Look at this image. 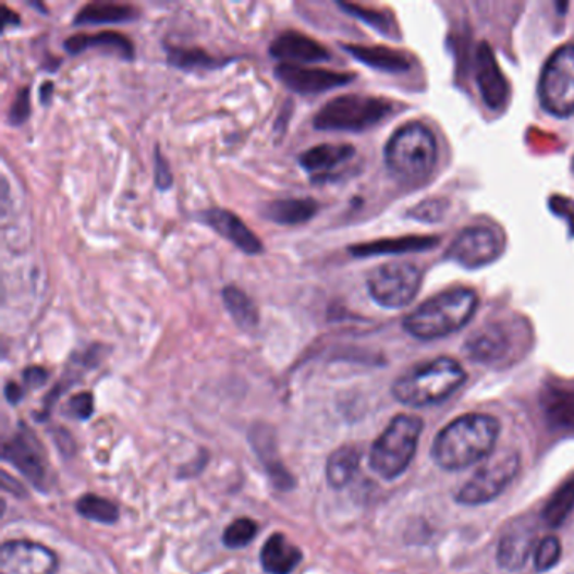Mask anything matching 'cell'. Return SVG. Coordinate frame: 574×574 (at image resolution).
<instances>
[{"instance_id": "cell-1", "label": "cell", "mask_w": 574, "mask_h": 574, "mask_svg": "<svg viewBox=\"0 0 574 574\" xmlns=\"http://www.w3.org/2000/svg\"><path fill=\"white\" fill-rule=\"evenodd\" d=\"M499 433L500 425L493 416H460L437 435L431 459L443 471H463L492 455Z\"/></svg>"}, {"instance_id": "cell-2", "label": "cell", "mask_w": 574, "mask_h": 574, "mask_svg": "<svg viewBox=\"0 0 574 574\" xmlns=\"http://www.w3.org/2000/svg\"><path fill=\"white\" fill-rule=\"evenodd\" d=\"M478 296L472 289L444 290L404 319V330L419 341L447 338L474 317Z\"/></svg>"}, {"instance_id": "cell-3", "label": "cell", "mask_w": 574, "mask_h": 574, "mask_svg": "<svg viewBox=\"0 0 574 574\" xmlns=\"http://www.w3.org/2000/svg\"><path fill=\"white\" fill-rule=\"evenodd\" d=\"M467 381V373L450 357H438L407 370L396 379L393 394L410 407H425L449 400Z\"/></svg>"}, {"instance_id": "cell-4", "label": "cell", "mask_w": 574, "mask_h": 574, "mask_svg": "<svg viewBox=\"0 0 574 574\" xmlns=\"http://www.w3.org/2000/svg\"><path fill=\"white\" fill-rule=\"evenodd\" d=\"M384 159L389 171L403 181H423L437 166V141L430 130L422 123H406L389 138L384 148Z\"/></svg>"}, {"instance_id": "cell-5", "label": "cell", "mask_w": 574, "mask_h": 574, "mask_svg": "<svg viewBox=\"0 0 574 574\" xmlns=\"http://www.w3.org/2000/svg\"><path fill=\"white\" fill-rule=\"evenodd\" d=\"M423 419L413 415H400L389 423L369 453V465L384 480L401 477L415 459Z\"/></svg>"}, {"instance_id": "cell-6", "label": "cell", "mask_w": 574, "mask_h": 574, "mask_svg": "<svg viewBox=\"0 0 574 574\" xmlns=\"http://www.w3.org/2000/svg\"><path fill=\"white\" fill-rule=\"evenodd\" d=\"M393 111L384 98L370 95H341L332 98L314 117V126L322 132H364L378 125Z\"/></svg>"}, {"instance_id": "cell-7", "label": "cell", "mask_w": 574, "mask_h": 574, "mask_svg": "<svg viewBox=\"0 0 574 574\" xmlns=\"http://www.w3.org/2000/svg\"><path fill=\"white\" fill-rule=\"evenodd\" d=\"M539 101L551 115H574V45L555 49L539 80Z\"/></svg>"}, {"instance_id": "cell-8", "label": "cell", "mask_w": 574, "mask_h": 574, "mask_svg": "<svg viewBox=\"0 0 574 574\" xmlns=\"http://www.w3.org/2000/svg\"><path fill=\"white\" fill-rule=\"evenodd\" d=\"M422 270L410 261H389L367 274V292L384 308H403L415 301Z\"/></svg>"}, {"instance_id": "cell-9", "label": "cell", "mask_w": 574, "mask_h": 574, "mask_svg": "<svg viewBox=\"0 0 574 574\" xmlns=\"http://www.w3.org/2000/svg\"><path fill=\"white\" fill-rule=\"evenodd\" d=\"M521 468V456L515 452H502L481 465L474 477L456 493V502L463 505H484L504 492Z\"/></svg>"}, {"instance_id": "cell-10", "label": "cell", "mask_w": 574, "mask_h": 574, "mask_svg": "<svg viewBox=\"0 0 574 574\" xmlns=\"http://www.w3.org/2000/svg\"><path fill=\"white\" fill-rule=\"evenodd\" d=\"M504 252V240L490 228H467L456 236L450 246L449 256L460 267L467 270L493 264Z\"/></svg>"}, {"instance_id": "cell-11", "label": "cell", "mask_w": 574, "mask_h": 574, "mask_svg": "<svg viewBox=\"0 0 574 574\" xmlns=\"http://www.w3.org/2000/svg\"><path fill=\"white\" fill-rule=\"evenodd\" d=\"M274 74L282 82V85H285L292 91L298 93V95H319V93L349 85L354 80V74L352 73L289 63L278 64Z\"/></svg>"}, {"instance_id": "cell-12", "label": "cell", "mask_w": 574, "mask_h": 574, "mask_svg": "<svg viewBox=\"0 0 574 574\" xmlns=\"http://www.w3.org/2000/svg\"><path fill=\"white\" fill-rule=\"evenodd\" d=\"M58 566L54 552L33 541H9L0 551V574H52Z\"/></svg>"}, {"instance_id": "cell-13", "label": "cell", "mask_w": 574, "mask_h": 574, "mask_svg": "<svg viewBox=\"0 0 574 574\" xmlns=\"http://www.w3.org/2000/svg\"><path fill=\"white\" fill-rule=\"evenodd\" d=\"M536 521L517 517L505 527L497 546V563L502 570L518 571L526 566L536 545Z\"/></svg>"}, {"instance_id": "cell-14", "label": "cell", "mask_w": 574, "mask_h": 574, "mask_svg": "<svg viewBox=\"0 0 574 574\" xmlns=\"http://www.w3.org/2000/svg\"><path fill=\"white\" fill-rule=\"evenodd\" d=\"M270 54L289 64L322 63L330 60V51L314 37L298 30H283L274 37Z\"/></svg>"}, {"instance_id": "cell-15", "label": "cell", "mask_w": 574, "mask_h": 574, "mask_svg": "<svg viewBox=\"0 0 574 574\" xmlns=\"http://www.w3.org/2000/svg\"><path fill=\"white\" fill-rule=\"evenodd\" d=\"M512 349V333L504 322H489L475 330L465 344L468 357L481 364L504 361Z\"/></svg>"}, {"instance_id": "cell-16", "label": "cell", "mask_w": 574, "mask_h": 574, "mask_svg": "<svg viewBox=\"0 0 574 574\" xmlns=\"http://www.w3.org/2000/svg\"><path fill=\"white\" fill-rule=\"evenodd\" d=\"M477 85L481 100L490 110H499L508 103L511 93L508 80L487 42H481L477 49Z\"/></svg>"}, {"instance_id": "cell-17", "label": "cell", "mask_w": 574, "mask_h": 574, "mask_svg": "<svg viewBox=\"0 0 574 574\" xmlns=\"http://www.w3.org/2000/svg\"><path fill=\"white\" fill-rule=\"evenodd\" d=\"M200 219L204 224H208L219 236L230 241L231 245L246 255H259L264 252L261 240L234 212L228 209H208L200 215Z\"/></svg>"}, {"instance_id": "cell-18", "label": "cell", "mask_w": 574, "mask_h": 574, "mask_svg": "<svg viewBox=\"0 0 574 574\" xmlns=\"http://www.w3.org/2000/svg\"><path fill=\"white\" fill-rule=\"evenodd\" d=\"M356 148L347 144H322L308 148L298 157L302 169L315 182L329 181L342 166L354 159Z\"/></svg>"}, {"instance_id": "cell-19", "label": "cell", "mask_w": 574, "mask_h": 574, "mask_svg": "<svg viewBox=\"0 0 574 574\" xmlns=\"http://www.w3.org/2000/svg\"><path fill=\"white\" fill-rule=\"evenodd\" d=\"M4 459L14 463L19 471L37 487L42 486L46 478V463L37 441L30 437L29 431L15 435L4 447Z\"/></svg>"}, {"instance_id": "cell-20", "label": "cell", "mask_w": 574, "mask_h": 574, "mask_svg": "<svg viewBox=\"0 0 574 574\" xmlns=\"http://www.w3.org/2000/svg\"><path fill=\"white\" fill-rule=\"evenodd\" d=\"M64 49L71 54L88 51V49H103L108 54H115L122 60H134L135 48L125 34L115 30H101L97 34H74L68 37Z\"/></svg>"}, {"instance_id": "cell-21", "label": "cell", "mask_w": 574, "mask_h": 574, "mask_svg": "<svg viewBox=\"0 0 574 574\" xmlns=\"http://www.w3.org/2000/svg\"><path fill=\"white\" fill-rule=\"evenodd\" d=\"M539 404L549 425L560 430L574 431V389L546 386Z\"/></svg>"}, {"instance_id": "cell-22", "label": "cell", "mask_w": 574, "mask_h": 574, "mask_svg": "<svg viewBox=\"0 0 574 574\" xmlns=\"http://www.w3.org/2000/svg\"><path fill=\"white\" fill-rule=\"evenodd\" d=\"M437 237L433 236H404L393 237V240H379L364 245L351 246L349 253L354 258H370V256L381 255H403V253L423 252L437 245Z\"/></svg>"}, {"instance_id": "cell-23", "label": "cell", "mask_w": 574, "mask_h": 574, "mask_svg": "<svg viewBox=\"0 0 574 574\" xmlns=\"http://www.w3.org/2000/svg\"><path fill=\"white\" fill-rule=\"evenodd\" d=\"M301 560V549L282 534H273L261 549V566L270 574H290Z\"/></svg>"}, {"instance_id": "cell-24", "label": "cell", "mask_w": 574, "mask_h": 574, "mask_svg": "<svg viewBox=\"0 0 574 574\" xmlns=\"http://www.w3.org/2000/svg\"><path fill=\"white\" fill-rule=\"evenodd\" d=\"M345 51L373 70L386 71V73H403L410 70L412 63L403 52L393 49L382 48V46H344Z\"/></svg>"}, {"instance_id": "cell-25", "label": "cell", "mask_w": 574, "mask_h": 574, "mask_svg": "<svg viewBox=\"0 0 574 574\" xmlns=\"http://www.w3.org/2000/svg\"><path fill=\"white\" fill-rule=\"evenodd\" d=\"M319 211V204L310 197H301V199H283L268 203L264 208V216L277 224L285 227H295L302 222L310 221Z\"/></svg>"}, {"instance_id": "cell-26", "label": "cell", "mask_w": 574, "mask_h": 574, "mask_svg": "<svg viewBox=\"0 0 574 574\" xmlns=\"http://www.w3.org/2000/svg\"><path fill=\"white\" fill-rule=\"evenodd\" d=\"M138 11L134 5L115 4V2H91L80 9L74 17L78 26H101V24L129 23L137 17Z\"/></svg>"}, {"instance_id": "cell-27", "label": "cell", "mask_w": 574, "mask_h": 574, "mask_svg": "<svg viewBox=\"0 0 574 574\" xmlns=\"http://www.w3.org/2000/svg\"><path fill=\"white\" fill-rule=\"evenodd\" d=\"M361 455L354 447H342L327 462V480L333 489H342L356 475Z\"/></svg>"}, {"instance_id": "cell-28", "label": "cell", "mask_w": 574, "mask_h": 574, "mask_svg": "<svg viewBox=\"0 0 574 574\" xmlns=\"http://www.w3.org/2000/svg\"><path fill=\"white\" fill-rule=\"evenodd\" d=\"M252 441L255 444V450H258L259 456H261L265 465H267L268 472H270L271 478H273L274 486L278 489H290L293 486L292 477L286 474L282 463L273 459V455H277V450H274V441L270 437V431L267 428H255L252 433Z\"/></svg>"}, {"instance_id": "cell-29", "label": "cell", "mask_w": 574, "mask_h": 574, "mask_svg": "<svg viewBox=\"0 0 574 574\" xmlns=\"http://www.w3.org/2000/svg\"><path fill=\"white\" fill-rule=\"evenodd\" d=\"M222 302L227 305L228 312L233 317L234 322L241 329L252 330L258 326V310L253 304L252 298L243 290L234 285H228L222 290Z\"/></svg>"}, {"instance_id": "cell-30", "label": "cell", "mask_w": 574, "mask_h": 574, "mask_svg": "<svg viewBox=\"0 0 574 574\" xmlns=\"http://www.w3.org/2000/svg\"><path fill=\"white\" fill-rule=\"evenodd\" d=\"M574 509V475L561 484L560 489L555 490L545 509H542V521L549 527H560L566 521L567 515Z\"/></svg>"}, {"instance_id": "cell-31", "label": "cell", "mask_w": 574, "mask_h": 574, "mask_svg": "<svg viewBox=\"0 0 574 574\" xmlns=\"http://www.w3.org/2000/svg\"><path fill=\"white\" fill-rule=\"evenodd\" d=\"M167 60L179 70H215V68L228 63V61H219L218 58H212L203 49L179 48V46L167 48Z\"/></svg>"}, {"instance_id": "cell-32", "label": "cell", "mask_w": 574, "mask_h": 574, "mask_svg": "<svg viewBox=\"0 0 574 574\" xmlns=\"http://www.w3.org/2000/svg\"><path fill=\"white\" fill-rule=\"evenodd\" d=\"M76 509H78V512L83 517L101 524L117 523V518H119L120 515L119 509H117V505L113 504V502L98 496L82 497V499L78 500Z\"/></svg>"}, {"instance_id": "cell-33", "label": "cell", "mask_w": 574, "mask_h": 574, "mask_svg": "<svg viewBox=\"0 0 574 574\" xmlns=\"http://www.w3.org/2000/svg\"><path fill=\"white\" fill-rule=\"evenodd\" d=\"M256 529L258 527H256L252 518H236L233 524L227 527L224 534H222V542L228 548H245L246 545H249L255 539Z\"/></svg>"}, {"instance_id": "cell-34", "label": "cell", "mask_w": 574, "mask_h": 574, "mask_svg": "<svg viewBox=\"0 0 574 574\" xmlns=\"http://www.w3.org/2000/svg\"><path fill=\"white\" fill-rule=\"evenodd\" d=\"M561 558V542L558 541V537L548 536L542 539L539 545L536 546V552H534V567L539 573H546L558 564Z\"/></svg>"}, {"instance_id": "cell-35", "label": "cell", "mask_w": 574, "mask_h": 574, "mask_svg": "<svg viewBox=\"0 0 574 574\" xmlns=\"http://www.w3.org/2000/svg\"><path fill=\"white\" fill-rule=\"evenodd\" d=\"M341 8L344 9V11H347L349 14L354 15V17L361 19L363 23L375 27L379 33L386 34V36H391V34H393L394 27L393 23H391V17L382 14V12L356 4H341Z\"/></svg>"}, {"instance_id": "cell-36", "label": "cell", "mask_w": 574, "mask_h": 574, "mask_svg": "<svg viewBox=\"0 0 574 574\" xmlns=\"http://www.w3.org/2000/svg\"><path fill=\"white\" fill-rule=\"evenodd\" d=\"M449 200L444 199H426L410 211L413 219H418L423 222H437L443 219V216L449 211Z\"/></svg>"}, {"instance_id": "cell-37", "label": "cell", "mask_w": 574, "mask_h": 574, "mask_svg": "<svg viewBox=\"0 0 574 574\" xmlns=\"http://www.w3.org/2000/svg\"><path fill=\"white\" fill-rule=\"evenodd\" d=\"M29 113V88H23L17 93L14 103H12L9 120H11L12 125H21V123L26 122Z\"/></svg>"}, {"instance_id": "cell-38", "label": "cell", "mask_w": 574, "mask_h": 574, "mask_svg": "<svg viewBox=\"0 0 574 574\" xmlns=\"http://www.w3.org/2000/svg\"><path fill=\"white\" fill-rule=\"evenodd\" d=\"M93 407L95 404H93L91 394H76V396L71 398L70 404H68V413L76 419H86L91 416Z\"/></svg>"}, {"instance_id": "cell-39", "label": "cell", "mask_w": 574, "mask_h": 574, "mask_svg": "<svg viewBox=\"0 0 574 574\" xmlns=\"http://www.w3.org/2000/svg\"><path fill=\"white\" fill-rule=\"evenodd\" d=\"M156 181L160 190H167V187L172 184L171 171H169V166H167L166 159L160 157L159 150H157Z\"/></svg>"}, {"instance_id": "cell-40", "label": "cell", "mask_w": 574, "mask_h": 574, "mask_svg": "<svg viewBox=\"0 0 574 574\" xmlns=\"http://www.w3.org/2000/svg\"><path fill=\"white\" fill-rule=\"evenodd\" d=\"M24 379H26L27 384L36 388V386L45 384L46 379H48V373L42 367H29L24 373Z\"/></svg>"}, {"instance_id": "cell-41", "label": "cell", "mask_w": 574, "mask_h": 574, "mask_svg": "<svg viewBox=\"0 0 574 574\" xmlns=\"http://www.w3.org/2000/svg\"><path fill=\"white\" fill-rule=\"evenodd\" d=\"M5 396L11 403H17L23 398V389L19 388L15 382H9L8 388H5Z\"/></svg>"}, {"instance_id": "cell-42", "label": "cell", "mask_w": 574, "mask_h": 574, "mask_svg": "<svg viewBox=\"0 0 574 574\" xmlns=\"http://www.w3.org/2000/svg\"><path fill=\"white\" fill-rule=\"evenodd\" d=\"M2 11H4V23H2V26H4V29L5 27H11L12 24H14V26H17L19 24V15L15 14V12H12V11H9L8 8H2Z\"/></svg>"}, {"instance_id": "cell-43", "label": "cell", "mask_w": 574, "mask_h": 574, "mask_svg": "<svg viewBox=\"0 0 574 574\" xmlns=\"http://www.w3.org/2000/svg\"><path fill=\"white\" fill-rule=\"evenodd\" d=\"M51 91H52V85L51 83H46L45 86H41V89H39V93H41L42 95V101H45V103H48V98L51 97Z\"/></svg>"}, {"instance_id": "cell-44", "label": "cell", "mask_w": 574, "mask_h": 574, "mask_svg": "<svg viewBox=\"0 0 574 574\" xmlns=\"http://www.w3.org/2000/svg\"><path fill=\"white\" fill-rule=\"evenodd\" d=\"M573 169H574V157H573Z\"/></svg>"}]
</instances>
